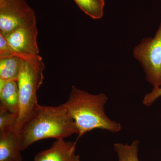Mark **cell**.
Masks as SVG:
<instances>
[{
  "mask_svg": "<svg viewBox=\"0 0 161 161\" xmlns=\"http://www.w3.org/2000/svg\"><path fill=\"white\" fill-rule=\"evenodd\" d=\"M21 142L15 130L0 131V161H23Z\"/></svg>",
  "mask_w": 161,
  "mask_h": 161,
  "instance_id": "cell-8",
  "label": "cell"
},
{
  "mask_svg": "<svg viewBox=\"0 0 161 161\" xmlns=\"http://www.w3.org/2000/svg\"><path fill=\"white\" fill-rule=\"evenodd\" d=\"M1 106L16 114L19 112V95L17 81L0 80Z\"/></svg>",
  "mask_w": 161,
  "mask_h": 161,
  "instance_id": "cell-9",
  "label": "cell"
},
{
  "mask_svg": "<svg viewBox=\"0 0 161 161\" xmlns=\"http://www.w3.org/2000/svg\"><path fill=\"white\" fill-rule=\"evenodd\" d=\"M108 100L103 93L94 95L72 86L68 99L61 105L76 124L78 130V139L86 132L96 129L112 133L120 131V124L110 119L105 112Z\"/></svg>",
  "mask_w": 161,
  "mask_h": 161,
  "instance_id": "cell-1",
  "label": "cell"
},
{
  "mask_svg": "<svg viewBox=\"0 0 161 161\" xmlns=\"http://www.w3.org/2000/svg\"></svg>",
  "mask_w": 161,
  "mask_h": 161,
  "instance_id": "cell-17",
  "label": "cell"
},
{
  "mask_svg": "<svg viewBox=\"0 0 161 161\" xmlns=\"http://www.w3.org/2000/svg\"><path fill=\"white\" fill-rule=\"evenodd\" d=\"M76 4L87 15L95 19L102 17L103 5L100 0H74Z\"/></svg>",
  "mask_w": 161,
  "mask_h": 161,
  "instance_id": "cell-12",
  "label": "cell"
},
{
  "mask_svg": "<svg viewBox=\"0 0 161 161\" xmlns=\"http://www.w3.org/2000/svg\"><path fill=\"white\" fill-rule=\"evenodd\" d=\"M23 60L17 55L0 58V80L17 81Z\"/></svg>",
  "mask_w": 161,
  "mask_h": 161,
  "instance_id": "cell-10",
  "label": "cell"
},
{
  "mask_svg": "<svg viewBox=\"0 0 161 161\" xmlns=\"http://www.w3.org/2000/svg\"><path fill=\"white\" fill-rule=\"evenodd\" d=\"M35 16L25 0H0V34L6 36Z\"/></svg>",
  "mask_w": 161,
  "mask_h": 161,
  "instance_id": "cell-6",
  "label": "cell"
},
{
  "mask_svg": "<svg viewBox=\"0 0 161 161\" xmlns=\"http://www.w3.org/2000/svg\"><path fill=\"white\" fill-rule=\"evenodd\" d=\"M76 147V142L56 140L49 149L35 156L34 161H80L79 156L75 154Z\"/></svg>",
  "mask_w": 161,
  "mask_h": 161,
  "instance_id": "cell-7",
  "label": "cell"
},
{
  "mask_svg": "<svg viewBox=\"0 0 161 161\" xmlns=\"http://www.w3.org/2000/svg\"><path fill=\"white\" fill-rule=\"evenodd\" d=\"M38 30L36 16L4 36L12 49L23 59L39 55Z\"/></svg>",
  "mask_w": 161,
  "mask_h": 161,
  "instance_id": "cell-5",
  "label": "cell"
},
{
  "mask_svg": "<svg viewBox=\"0 0 161 161\" xmlns=\"http://www.w3.org/2000/svg\"><path fill=\"white\" fill-rule=\"evenodd\" d=\"M161 97V86L158 88H153L150 93H147L144 96L142 103L147 107H150Z\"/></svg>",
  "mask_w": 161,
  "mask_h": 161,
  "instance_id": "cell-14",
  "label": "cell"
},
{
  "mask_svg": "<svg viewBox=\"0 0 161 161\" xmlns=\"http://www.w3.org/2000/svg\"><path fill=\"white\" fill-rule=\"evenodd\" d=\"M139 141L135 140L130 145L114 144V150L118 156L119 161H140L138 158Z\"/></svg>",
  "mask_w": 161,
  "mask_h": 161,
  "instance_id": "cell-11",
  "label": "cell"
},
{
  "mask_svg": "<svg viewBox=\"0 0 161 161\" xmlns=\"http://www.w3.org/2000/svg\"><path fill=\"white\" fill-rule=\"evenodd\" d=\"M134 58L140 62L146 79L153 88L161 86V23L153 38H146L136 47Z\"/></svg>",
  "mask_w": 161,
  "mask_h": 161,
  "instance_id": "cell-4",
  "label": "cell"
},
{
  "mask_svg": "<svg viewBox=\"0 0 161 161\" xmlns=\"http://www.w3.org/2000/svg\"><path fill=\"white\" fill-rule=\"evenodd\" d=\"M19 114L13 113L0 107V131L15 130Z\"/></svg>",
  "mask_w": 161,
  "mask_h": 161,
  "instance_id": "cell-13",
  "label": "cell"
},
{
  "mask_svg": "<svg viewBox=\"0 0 161 161\" xmlns=\"http://www.w3.org/2000/svg\"><path fill=\"white\" fill-rule=\"evenodd\" d=\"M100 1L103 5H105V0H100Z\"/></svg>",
  "mask_w": 161,
  "mask_h": 161,
  "instance_id": "cell-16",
  "label": "cell"
},
{
  "mask_svg": "<svg viewBox=\"0 0 161 161\" xmlns=\"http://www.w3.org/2000/svg\"><path fill=\"white\" fill-rule=\"evenodd\" d=\"M23 59L17 80L19 112L15 130L18 132L40 106L38 103L37 92L43 82L45 68V64L40 55Z\"/></svg>",
  "mask_w": 161,
  "mask_h": 161,
  "instance_id": "cell-3",
  "label": "cell"
},
{
  "mask_svg": "<svg viewBox=\"0 0 161 161\" xmlns=\"http://www.w3.org/2000/svg\"><path fill=\"white\" fill-rule=\"evenodd\" d=\"M16 55L12 49L6 38L0 34V58Z\"/></svg>",
  "mask_w": 161,
  "mask_h": 161,
  "instance_id": "cell-15",
  "label": "cell"
},
{
  "mask_svg": "<svg viewBox=\"0 0 161 161\" xmlns=\"http://www.w3.org/2000/svg\"><path fill=\"white\" fill-rule=\"evenodd\" d=\"M23 151L38 141L56 140L78 134L75 121L61 105L57 107L39 106L18 132Z\"/></svg>",
  "mask_w": 161,
  "mask_h": 161,
  "instance_id": "cell-2",
  "label": "cell"
}]
</instances>
